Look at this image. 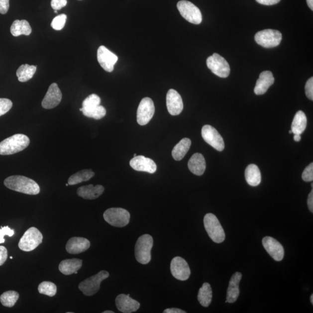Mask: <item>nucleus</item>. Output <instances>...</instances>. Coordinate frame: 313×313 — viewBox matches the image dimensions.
Instances as JSON below:
<instances>
[{"label": "nucleus", "mask_w": 313, "mask_h": 313, "mask_svg": "<svg viewBox=\"0 0 313 313\" xmlns=\"http://www.w3.org/2000/svg\"><path fill=\"white\" fill-rule=\"evenodd\" d=\"M164 313H186V312L178 308L167 309L163 312Z\"/></svg>", "instance_id": "47"}, {"label": "nucleus", "mask_w": 313, "mask_h": 313, "mask_svg": "<svg viewBox=\"0 0 313 313\" xmlns=\"http://www.w3.org/2000/svg\"><path fill=\"white\" fill-rule=\"evenodd\" d=\"M109 277L108 272L103 270L80 283L79 288L86 296H93L100 289L101 283Z\"/></svg>", "instance_id": "7"}, {"label": "nucleus", "mask_w": 313, "mask_h": 313, "mask_svg": "<svg viewBox=\"0 0 313 313\" xmlns=\"http://www.w3.org/2000/svg\"><path fill=\"white\" fill-rule=\"evenodd\" d=\"M97 58L98 62L105 71L110 73L113 71L114 65L118 61L117 56L114 53L102 45L98 48Z\"/></svg>", "instance_id": "14"}, {"label": "nucleus", "mask_w": 313, "mask_h": 313, "mask_svg": "<svg viewBox=\"0 0 313 313\" xmlns=\"http://www.w3.org/2000/svg\"><path fill=\"white\" fill-rule=\"evenodd\" d=\"M155 112L153 101L150 98L142 99L137 110V122L140 125H145L152 119Z\"/></svg>", "instance_id": "11"}, {"label": "nucleus", "mask_w": 313, "mask_h": 313, "mask_svg": "<svg viewBox=\"0 0 313 313\" xmlns=\"http://www.w3.org/2000/svg\"><path fill=\"white\" fill-rule=\"evenodd\" d=\"M104 191L103 186L98 185L94 186L93 185H89L82 186L77 189V194L84 199L95 200L103 195Z\"/></svg>", "instance_id": "23"}, {"label": "nucleus", "mask_w": 313, "mask_h": 313, "mask_svg": "<svg viewBox=\"0 0 313 313\" xmlns=\"http://www.w3.org/2000/svg\"><path fill=\"white\" fill-rule=\"evenodd\" d=\"M15 234L13 229H10L8 226H5L0 228V244L4 243L5 235H8L9 237H12Z\"/></svg>", "instance_id": "40"}, {"label": "nucleus", "mask_w": 313, "mask_h": 313, "mask_svg": "<svg viewBox=\"0 0 313 313\" xmlns=\"http://www.w3.org/2000/svg\"><path fill=\"white\" fill-rule=\"evenodd\" d=\"M204 224L207 233L213 242L219 244L224 241L226 235L219 220L214 214L211 213L206 214L204 218Z\"/></svg>", "instance_id": "4"}, {"label": "nucleus", "mask_w": 313, "mask_h": 313, "mask_svg": "<svg viewBox=\"0 0 313 313\" xmlns=\"http://www.w3.org/2000/svg\"><path fill=\"white\" fill-rule=\"evenodd\" d=\"M177 8L181 15L189 22L199 24L203 20L202 14L198 7L191 2L182 0L177 3Z\"/></svg>", "instance_id": "8"}, {"label": "nucleus", "mask_w": 313, "mask_h": 313, "mask_svg": "<svg viewBox=\"0 0 313 313\" xmlns=\"http://www.w3.org/2000/svg\"><path fill=\"white\" fill-rule=\"evenodd\" d=\"M294 140L296 142H300L301 140V135L299 134H294Z\"/></svg>", "instance_id": "49"}, {"label": "nucleus", "mask_w": 313, "mask_h": 313, "mask_svg": "<svg viewBox=\"0 0 313 313\" xmlns=\"http://www.w3.org/2000/svg\"><path fill=\"white\" fill-rule=\"evenodd\" d=\"M82 260L79 259H66L59 264V270L64 275H71L82 268Z\"/></svg>", "instance_id": "25"}, {"label": "nucleus", "mask_w": 313, "mask_h": 313, "mask_svg": "<svg viewBox=\"0 0 313 313\" xmlns=\"http://www.w3.org/2000/svg\"><path fill=\"white\" fill-rule=\"evenodd\" d=\"M9 0H0V13L5 14L8 11Z\"/></svg>", "instance_id": "44"}, {"label": "nucleus", "mask_w": 313, "mask_h": 313, "mask_svg": "<svg viewBox=\"0 0 313 313\" xmlns=\"http://www.w3.org/2000/svg\"><path fill=\"white\" fill-rule=\"evenodd\" d=\"M101 100L96 94H91L88 97L83 103V107L86 108H92L100 105Z\"/></svg>", "instance_id": "36"}, {"label": "nucleus", "mask_w": 313, "mask_h": 313, "mask_svg": "<svg viewBox=\"0 0 313 313\" xmlns=\"http://www.w3.org/2000/svg\"><path fill=\"white\" fill-rule=\"evenodd\" d=\"M38 290L41 294L53 297L55 296L56 292H57V287L55 284L50 282V281H44L38 286Z\"/></svg>", "instance_id": "35"}, {"label": "nucleus", "mask_w": 313, "mask_h": 313, "mask_svg": "<svg viewBox=\"0 0 313 313\" xmlns=\"http://www.w3.org/2000/svg\"><path fill=\"white\" fill-rule=\"evenodd\" d=\"M55 13H58V10H55Z\"/></svg>", "instance_id": "52"}, {"label": "nucleus", "mask_w": 313, "mask_h": 313, "mask_svg": "<svg viewBox=\"0 0 313 313\" xmlns=\"http://www.w3.org/2000/svg\"><path fill=\"white\" fill-rule=\"evenodd\" d=\"M308 5L312 10H313V0H307Z\"/></svg>", "instance_id": "48"}, {"label": "nucleus", "mask_w": 313, "mask_h": 313, "mask_svg": "<svg viewBox=\"0 0 313 313\" xmlns=\"http://www.w3.org/2000/svg\"><path fill=\"white\" fill-rule=\"evenodd\" d=\"M66 186H69V184H66Z\"/></svg>", "instance_id": "55"}, {"label": "nucleus", "mask_w": 313, "mask_h": 313, "mask_svg": "<svg viewBox=\"0 0 313 313\" xmlns=\"http://www.w3.org/2000/svg\"><path fill=\"white\" fill-rule=\"evenodd\" d=\"M188 167L193 174L198 176L203 175L206 169L205 157L200 153L193 154L189 161Z\"/></svg>", "instance_id": "24"}, {"label": "nucleus", "mask_w": 313, "mask_h": 313, "mask_svg": "<svg viewBox=\"0 0 313 313\" xmlns=\"http://www.w3.org/2000/svg\"><path fill=\"white\" fill-rule=\"evenodd\" d=\"M167 106L169 113L172 115L180 114L184 109L182 97L177 91L171 89L167 95Z\"/></svg>", "instance_id": "18"}, {"label": "nucleus", "mask_w": 313, "mask_h": 313, "mask_svg": "<svg viewBox=\"0 0 313 313\" xmlns=\"http://www.w3.org/2000/svg\"><path fill=\"white\" fill-rule=\"evenodd\" d=\"M88 239L83 237H73L67 242L66 249L70 254H79L85 252L90 247Z\"/></svg>", "instance_id": "20"}, {"label": "nucleus", "mask_w": 313, "mask_h": 313, "mask_svg": "<svg viewBox=\"0 0 313 313\" xmlns=\"http://www.w3.org/2000/svg\"><path fill=\"white\" fill-rule=\"evenodd\" d=\"M95 175L94 172L91 170H84L73 174L69 178L68 184L75 185L90 180Z\"/></svg>", "instance_id": "32"}, {"label": "nucleus", "mask_w": 313, "mask_h": 313, "mask_svg": "<svg viewBox=\"0 0 313 313\" xmlns=\"http://www.w3.org/2000/svg\"><path fill=\"white\" fill-rule=\"evenodd\" d=\"M43 236L36 227H30L23 234L19 242V248L25 252L32 251L43 242Z\"/></svg>", "instance_id": "5"}, {"label": "nucleus", "mask_w": 313, "mask_h": 313, "mask_svg": "<svg viewBox=\"0 0 313 313\" xmlns=\"http://www.w3.org/2000/svg\"><path fill=\"white\" fill-rule=\"evenodd\" d=\"M307 126V117L305 112L300 110L295 114L291 125V131L294 134L301 135Z\"/></svg>", "instance_id": "29"}, {"label": "nucleus", "mask_w": 313, "mask_h": 313, "mask_svg": "<svg viewBox=\"0 0 313 313\" xmlns=\"http://www.w3.org/2000/svg\"><path fill=\"white\" fill-rule=\"evenodd\" d=\"M198 301L203 307L207 308L212 300V291L209 283H204L199 291Z\"/></svg>", "instance_id": "30"}, {"label": "nucleus", "mask_w": 313, "mask_h": 313, "mask_svg": "<svg viewBox=\"0 0 313 313\" xmlns=\"http://www.w3.org/2000/svg\"><path fill=\"white\" fill-rule=\"evenodd\" d=\"M10 259H13L12 256H10Z\"/></svg>", "instance_id": "54"}, {"label": "nucleus", "mask_w": 313, "mask_h": 313, "mask_svg": "<svg viewBox=\"0 0 313 313\" xmlns=\"http://www.w3.org/2000/svg\"><path fill=\"white\" fill-rule=\"evenodd\" d=\"M62 99V94L58 84L52 83L42 101V106L45 109L55 108L61 103Z\"/></svg>", "instance_id": "16"}, {"label": "nucleus", "mask_w": 313, "mask_h": 313, "mask_svg": "<svg viewBox=\"0 0 313 313\" xmlns=\"http://www.w3.org/2000/svg\"><path fill=\"white\" fill-rule=\"evenodd\" d=\"M114 313V312H112L110 311H106L103 312V313Z\"/></svg>", "instance_id": "50"}, {"label": "nucleus", "mask_w": 313, "mask_h": 313, "mask_svg": "<svg viewBox=\"0 0 313 313\" xmlns=\"http://www.w3.org/2000/svg\"><path fill=\"white\" fill-rule=\"evenodd\" d=\"M67 20L65 14H61L56 16L51 23V27L55 30H61L64 28Z\"/></svg>", "instance_id": "37"}, {"label": "nucleus", "mask_w": 313, "mask_h": 313, "mask_svg": "<svg viewBox=\"0 0 313 313\" xmlns=\"http://www.w3.org/2000/svg\"><path fill=\"white\" fill-rule=\"evenodd\" d=\"M32 29L29 22L26 20H16L10 27V33L14 37H18L21 35L29 36Z\"/></svg>", "instance_id": "27"}, {"label": "nucleus", "mask_w": 313, "mask_h": 313, "mask_svg": "<svg viewBox=\"0 0 313 313\" xmlns=\"http://www.w3.org/2000/svg\"><path fill=\"white\" fill-rule=\"evenodd\" d=\"M12 101L6 98H0V116L8 112L12 107Z\"/></svg>", "instance_id": "38"}, {"label": "nucleus", "mask_w": 313, "mask_h": 313, "mask_svg": "<svg viewBox=\"0 0 313 313\" xmlns=\"http://www.w3.org/2000/svg\"><path fill=\"white\" fill-rule=\"evenodd\" d=\"M130 166L137 171L154 174L157 171V165L154 161L143 156H135L130 161Z\"/></svg>", "instance_id": "17"}, {"label": "nucleus", "mask_w": 313, "mask_h": 313, "mask_svg": "<svg viewBox=\"0 0 313 313\" xmlns=\"http://www.w3.org/2000/svg\"><path fill=\"white\" fill-rule=\"evenodd\" d=\"M262 244L274 260L277 262L282 261L284 257V249L280 242L273 237H265L263 238Z\"/></svg>", "instance_id": "15"}, {"label": "nucleus", "mask_w": 313, "mask_h": 313, "mask_svg": "<svg viewBox=\"0 0 313 313\" xmlns=\"http://www.w3.org/2000/svg\"><path fill=\"white\" fill-rule=\"evenodd\" d=\"M242 279V274L240 272L235 273L231 277L229 284L227 290V300L226 303L233 304L238 300L240 295V285Z\"/></svg>", "instance_id": "21"}, {"label": "nucleus", "mask_w": 313, "mask_h": 313, "mask_svg": "<svg viewBox=\"0 0 313 313\" xmlns=\"http://www.w3.org/2000/svg\"><path fill=\"white\" fill-rule=\"evenodd\" d=\"M245 177L249 185L255 187L260 185L261 182V173L257 165H249L245 170Z\"/></svg>", "instance_id": "26"}, {"label": "nucleus", "mask_w": 313, "mask_h": 313, "mask_svg": "<svg viewBox=\"0 0 313 313\" xmlns=\"http://www.w3.org/2000/svg\"><path fill=\"white\" fill-rule=\"evenodd\" d=\"M204 140L214 149L221 152L224 149V143L222 137L212 126L206 125L202 130Z\"/></svg>", "instance_id": "12"}, {"label": "nucleus", "mask_w": 313, "mask_h": 313, "mask_svg": "<svg viewBox=\"0 0 313 313\" xmlns=\"http://www.w3.org/2000/svg\"><path fill=\"white\" fill-rule=\"evenodd\" d=\"M192 145L191 140L189 138L182 139L176 145L172 152V156L176 161H181L187 154Z\"/></svg>", "instance_id": "28"}, {"label": "nucleus", "mask_w": 313, "mask_h": 313, "mask_svg": "<svg viewBox=\"0 0 313 313\" xmlns=\"http://www.w3.org/2000/svg\"><path fill=\"white\" fill-rule=\"evenodd\" d=\"M308 206L309 209V210L311 211V212H313V190L310 193L308 196Z\"/></svg>", "instance_id": "46"}, {"label": "nucleus", "mask_w": 313, "mask_h": 313, "mask_svg": "<svg viewBox=\"0 0 313 313\" xmlns=\"http://www.w3.org/2000/svg\"><path fill=\"white\" fill-rule=\"evenodd\" d=\"M8 257V251L3 246H0V266L5 262Z\"/></svg>", "instance_id": "43"}, {"label": "nucleus", "mask_w": 313, "mask_h": 313, "mask_svg": "<svg viewBox=\"0 0 313 313\" xmlns=\"http://www.w3.org/2000/svg\"><path fill=\"white\" fill-rule=\"evenodd\" d=\"M29 144L30 139L27 136L21 133L13 135L0 143V154L12 155L25 149Z\"/></svg>", "instance_id": "2"}, {"label": "nucleus", "mask_w": 313, "mask_h": 313, "mask_svg": "<svg viewBox=\"0 0 313 313\" xmlns=\"http://www.w3.org/2000/svg\"><path fill=\"white\" fill-rule=\"evenodd\" d=\"M136 156V154H134V157Z\"/></svg>", "instance_id": "56"}, {"label": "nucleus", "mask_w": 313, "mask_h": 313, "mask_svg": "<svg viewBox=\"0 0 313 313\" xmlns=\"http://www.w3.org/2000/svg\"><path fill=\"white\" fill-rule=\"evenodd\" d=\"M306 96L311 101L313 100V78L309 79L305 86Z\"/></svg>", "instance_id": "41"}, {"label": "nucleus", "mask_w": 313, "mask_h": 313, "mask_svg": "<svg viewBox=\"0 0 313 313\" xmlns=\"http://www.w3.org/2000/svg\"><path fill=\"white\" fill-rule=\"evenodd\" d=\"M3 184L7 188L23 194L37 195L40 192V188L37 183L24 176H10L5 179Z\"/></svg>", "instance_id": "1"}, {"label": "nucleus", "mask_w": 313, "mask_h": 313, "mask_svg": "<svg viewBox=\"0 0 313 313\" xmlns=\"http://www.w3.org/2000/svg\"><path fill=\"white\" fill-rule=\"evenodd\" d=\"M80 110L86 117L93 118L96 119H100L104 117L106 114V110L103 105H98V106L92 108H81Z\"/></svg>", "instance_id": "33"}, {"label": "nucleus", "mask_w": 313, "mask_h": 313, "mask_svg": "<svg viewBox=\"0 0 313 313\" xmlns=\"http://www.w3.org/2000/svg\"><path fill=\"white\" fill-rule=\"evenodd\" d=\"M258 3L265 5H273L279 3L281 0H256Z\"/></svg>", "instance_id": "45"}, {"label": "nucleus", "mask_w": 313, "mask_h": 313, "mask_svg": "<svg viewBox=\"0 0 313 313\" xmlns=\"http://www.w3.org/2000/svg\"><path fill=\"white\" fill-rule=\"evenodd\" d=\"M290 133H293V132H292L291 130V131H290Z\"/></svg>", "instance_id": "53"}, {"label": "nucleus", "mask_w": 313, "mask_h": 313, "mask_svg": "<svg viewBox=\"0 0 313 313\" xmlns=\"http://www.w3.org/2000/svg\"><path fill=\"white\" fill-rule=\"evenodd\" d=\"M36 70V66L28 64L21 65L16 71L17 79L21 83L26 82L33 78Z\"/></svg>", "instance_id": "31"}, {"label": "nucleus", "mask_w": 313, "mask_h": 313, "mask_svg": "<svg viewBox=\"0 0 313 313\" xmlns=\"http://www.w3.org/2000/svg\"><path fill=\"white\" fill-rule=\"evenodd\" d=\"M170 268L172 276L176 279L186 281L191 276V269L188 262L180 256H177L172 260Z\"/></svg>", "instance_id": "13"}, {"label": "nucleus", "mask_w": 313, "mask_h": 313, "mask_svg": "<svg viewBox=\"0 0 313 313\" xmlns=\"http://www.w3.org/2000/svg\"><path fill=\"white\" fill-rule=\"evenodd\" d=\"M207 65L214 75L226 78L230 73L229 64L222 56L214 53L207 59Z\"/></svg>", "instance_id": "9"}, {"label": "nucleus", "mask_w": 313, "mask_h": 313, "mask_svg": "<svg viewBox=\"0 0 313 313\" xmlns=\"http://www.w3.org/2000/svg\"><path fill=\"white\" fill-rule=\"evenodd\" d=\"M116 307L119 312L131 313L138 310L140 304L129 297V295L120 294L115 299Z\"/></svg>", "instance_id": "19"}, {"label": "nucleus", "mask_w": 313, "mask_h": 313, "mask_svg": "<svg viewBox=\"0 0 313 313\" xmlns=\"http://www.w3.org/2000/svg\"><path fill=\"white\" fill-rule=\"evenodd\" d=\"M19 294L16 291H8L3 293L0 297V302L3 307L12 308L16 303Z\"/></svg>", "instance_id": "34"}, {"label": "nucleus", "mask_w": 313, "mask_h": 313, "mask_svg": "<svg viewBox=\"0 0 313 313\" xmlns=\"http://www.w3.org/2000/svg\"><path fill=\"white\" fill-rule=\"evenodd\" d=\"M274 83L273 73L270 71H265L260 74L259 78L256 82L254 93L257 96L265 94L270 86Z\"/></svg>", "instance_id": "22"}, {"label": "nucleus", "mask_w": 313, "mask_h": 313, "mask_svg": "<svg viewBox=\"0 0 313 313\" xmlns=\"http://www.w3.org/2000/svg\"><path fill=\"white\" fill-rule=\"evenodd\" d=\"M153 239L149 234H144L136 241L135 255L136 261L142 265H146L151 261V251L153 248Z\"/></svg>", "instance_id": "3"}, {"label": "nucleus", "mask_w": 313, "mask_h": 313, "mask_svg": "<svg viewBox=\"0 0 313 313\" xmlns=\"http://www.w3.org/2000/svg\"><path fill=\"white\" fill-rule=\"evenodd\" d=\"M311 302L312 305H313V295L312 294L311 297Z\"/></svg>", "instance_id": "51"}, {"label": "nucleus", "mask_w": 313, "mask_h": 313, "mask_svg": "<svg viewBox=\"0 0 313 313\" xmlns=\"http://www.w3.org/2000/svg\"><path fill=\"white\" fill-rule=\"evenodd\" d=\"M302 179L305 182H312L313 180V164L311 163L307 168L302 174Z\"/></svg>", "instance_id": "39"}, {"label": "nucleus", "mask_w": 313, "mask_h": 313, "mask_svg": "<svg viewBox=\"0 0 313 313\" xmlns=\"http://www.w3.org/2000/svg\"><path fill=\"white\" fill-rule=\"evenodd\" d=\"M255 39L258 44L264 48H274L280 44L282 34L276 30H263L255 34Z\"/></svg>", "instance_id": "10"}, {"label": "nucleus", "mask_w": 313, "mask_h": 313, "mask_svg": "<svg viewBox=\"0 0 313 313\" xmlns=\"http://www.w3.org/2000/svg\"><path fill=\"white\" fill-rule=\"evenodd\" d=\"M67 3V0H52L51 5L53 9L58 10L65 7Z\"/></svg>", "instance_id": "42"}, {"label": "nucleus", "mask_w": 313, "mask_h": 313, "mask_svg": "<svg viewBox=\"0 0 313 313\" xmlns=\"http://www.w3.org/2000/svg\"><path fill=\"white\" fill-rule=\"evenodd\" d=\"M104 217L105 221L111 226L123 227L129 223L130 213L125 209L111 208L105 211Z\"/></svg>", "instance_id": "6"}]
</instances>
